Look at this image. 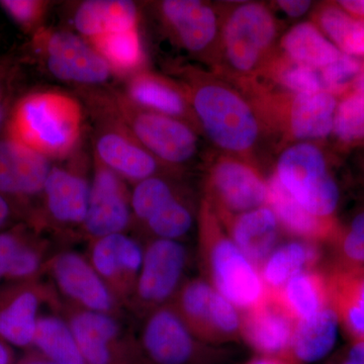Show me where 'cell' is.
<instances>
[{"label": "cell", "instance_id": "cell-1", "mask_svg": "<svg viewBox=\"0 0 364 364\" xmlns=\"http://www.w3.org/2000/svg\"><path fill=\"white\" fill-rule=\"evenodd\" d=\"M85 93L95 117L123 128L166 166H181L198 153V136L188 124L144 109L119 91L87 88Z\"/></svg>", "mask_w": 364, "mask_h": 364}, {"label": "cell", "instance_id": "cell-2", "mask_svg": "<svg viewBox=\"0 0 364 364\" xmlns=\"http://www.w3.org/2000/svg\"><path fill=\"white\" fill-rule=\"evenodd\" d=\"M83 109L76 98L59 91H38L14 105L9 136L48 159H64L77 147Z\"/></svg>", "mask_w": 364, "mask_h": 364}, {"label": "cell", "instance_id": "cell-3", "mask_svg": "<svg viewBox=\"0 0 364 364\" xmlns=\"http://www.w3.org/2000/svg\"><path fill=\"white\" fill-rule=\"evenodd\" d=\"M186 80L193 116L208 140L230 154H249L259 140L261 126L247 100L203 74L189 73Z\"/></svg>", "mask_w": 364, "mask_h": 364}, {"label": "cell", "instance_id": "cell-4", "mask_svg": "<svg viewBox=\"0 0 364 364\" xmlns=\"http://www.w3.org/2000/svg\"><path fill=\"white\" fill-rule=\"evenodd\" d=\"M198 226L208 282L237 309L246 312L257 305L265 294L260 273L227 235L224 225L205 200Z\"/></svg>", "mask_w": 364, "mask_h": 364}, {"label": "cell", "instance_id": "cell-5", "mask_svg": "<svg viewBox=\"0 0 364 364\" xmlns=\"http://www.w3.org/2000/svg\"><path fill=\"white\" fill-rule=\"evenodd\" d=\"M275 176L310 214L335 219L338 186L328 169L324 153L315 144L299 142L287 148L279 158Z\"/></svg>", "mask_w": 364, "mask_h": 364}, {"label": "cell", "instance_id": "cell-6", "mask_svg": "<svg viewBox=\"0 0 364 364\" xmlns=\"http://www.w3.org/2000/svg\"><path fill=\"white\" fill-rule=\"evenodd\" d=\"M35 52L53 77L74 85L107 82L112 69L85 39L66 30L42 28L33 35Z\"/></svg>", "mask_w": 364, "mask_h": 364}, {"label": "cell", "instance_id": "cell-7", "mask_svg": "<svg viewBox=\"0 0 364 364\" xmlns=\"http://www.w3.org/2000/svg\"><path fill=\"white\" fill-rule=\"evenodd\" d=\"M172 306L198 340L218 343L241 335L242 318L236 306L207 280L195 279L182 284Z\"/></svg>", "mask_w": 364, "mask_h": 364}, {"label": "cell", "instance_id": "cell-8", "mask_svg": "<svg viewBox=\"0 0 364 364\" xmlns=\"http://www.w3.org/2000/svg\"><path fill=\"white\" fill-rule=\"evenodd\" d=\"M277 35V23L267 6L247 2L235 7L222 28L228 64L238 73H251L259 66Z\"/></svg>", "mask_w": 364, "mask_h": 364}, {"label": "cell", "instance_id": "cell-9", "mask_svg": "<svg viewBox=\"0 0 364 364\" xmlns=\"http://www.w3.org/2000/svg\"><path fill=\"white\" fill-rule=\"evenodd\" d=\"M205 202L220 221L267 205V181L248 163L219 158L210 166Z\"/></svg>", "mask_w": 364, "mask_h": 364}, {"label": "cell", "instance_id": "cell-10", "mask_svg": "<svg viewBox=\"0 0 364 364\" xmlns=\"http://www.w3.org/2000/svg\"><path fill=\"white\" fill-rule=\"evenodd\" d=\"M188 260V249L181 241H151L144 249L142 267L133 296L152 310L163 306L181 289Z\"/></svg>", "mask_w": 364, "mask_h": 364}, {"label": "cell", "instance_id": "cell-11", "mask_svg": "<svg viewBox=\"0 0 364 364\" xmlns=\"http://www.w3.org/2000/svg\"><path fill=\"white\" fill-rule=\"evenodd\" d=\"M132 217L131 193L124 179L95 160L87 213L82 225L86 234L95 240L124 233L130 226Z\"/></svg>", "mask_w": 364, "mask_h": 364}, {"label": "cell", "instance_id": "cell-12", "mask_svg": "<svg viewBox=\"0 0 364 364\" xmlns=\"http://www.w3.org/2000/svg\"><path fill=\"white\" fill-rule=\"evenodd\" d=\"M141 343L154 364H191L200 353L198 340L172 305L152 311L144 324Z\"/></svg>", "mask_w": 364, "mask_h": 364}, {"label": "cell", "instance_id": "cell-13", "mask_svg": "<svg viewBox=\"0 0 364 364\" xmlns=\"http://www.w3.org/2000/svg\"><path fill=\"white\" fill-rule=\"evenodd\" d=\"M296 324L274 291L265 289L259 303L242 317L241 335L263 356L291 359Z\"/></svg>", "mask_w": 364, "mask_h": 364}, {"label": "cell", "instance_id": "cell-14", "mask_svg": "<svg viewBox=\"0 0 364 364\" xmlns=\"http://www.w3.org/2000/svg\"><path fill=\"white\" fill-rule=\"evenodd\" d=\"M50 272L60 291L80 309L112 315L117 299L90 260L80 254L73 251L57 254L50 261Z\"/></svg>", "mask_w": 364, "mask_h": 364}, {"label": "cell", "instance_id": "cell-15", "mask_svg": "<svg viewBox=\"0 0 364 364\" xmlns=\"http://www.w3.org/2000/svg\"><path fill=\"white\" fill-rule=\"evenodd\" d=\"M143 257L140 244L119 233L95 239L88 260L117 301L134 296Z\"/></svg>", "mask_w": 364, "mask_h": 364}, {"label": "cell", "instance_id": "cell-16", "mask_svg": "<svg viewBox=\"0 0 364 364\" xmlns=\"http://www.w3.org/2000/svg\"><path fill=\"white\" fill-rule=\"evenodd\" d=\"M95 135L97 160L123 179L142 181L157 176L163 163L136 142L126 130L105 119Z\"/></svg>", "mask_w": 364, "mask_h": 364}, {"label": "cell", "instance_id": "cell-17", "mask_svg": "<svg viewBox=\"0 0 364 364\" xmlns=\"http://www.w3.org/2000/svg\"><path fill=\"white\" fill-rule=\"evenodd\" d=\"M158 13L186 51L200 54L217 39L219 16L210 4L198 0H164L158 4Z\"/></svg>", "mask_w": 364, "mask_h": 364}, {"label": "cell", "instance_id": "cell-18", "mask_svg": "<svg viewBox=\"0 0 364 364\" xmlns=\"http://www.w3.org/2000/svg\"><path fill=\"white\" fill-rule=\"evenodd\" d=\"M51 160L18 141L0 139V195L28 198L43 193Z\"/></svg>", "mask_w": 364, "mask_h": 364}, {"label": "cell", "instance_id": "cell-19", "mask_svg": "<svg viewBox=\"0 0 364 364\" xmlns=\"http://www.w3.org/2000/svg\"><path fill=\"white\" fill-rule=\"evenodd\" d=\"M67 322L86 364H130L121 348V327L111 314L80 309Z\"/></svg>", "mask_w": 364, "mask_h": 364}, {"label": "cell", "instance_id": "cell-20", "mask_svg": "<svg viewBox=\"0 0 364 364\" xmlns=\"http://www.w3.org/2000/svg\"><path fill=\"white\" fill-rule=\"evenodd\" d=\"M123 93L133 104L147 111L188 124L196 121L186 88L153 72L140 70L132 74Z\"/></svg>", "mask_w": 364, "mask_h": 364}, {"label": "cell", "instance_id": "cell-21", "mask_svg": "<svg viewBox=\"0 0 364 364\" xmlns=\"http://www.w3.org/2000/svg\"><path fill=\"white\" fill-rule=\"evenodd\" d=\"M90 183L82 174L52 166L43 196L46 210L57 224L82 226L87 213Z\"/></svg>", "mask_w": 364, "mask_h": 364}, {"label": "cell", "instance_id": "cell-22", "mask_svg": "<svg viewBox=\"0 0 364 364\" xmlns=\"http://www.w3.org/2000/svg\"><path fill=\"white\" fill-rule=\"evenodd\" d=\"M221 222L234 243L259 272L274 250L279 236V220L272 208L264 205Z\"/></svg>", "mask_w": 364, "mask_h": 364}, {"label": "cell", "instance_id": "cell-23", "mask_svg": "<svg viewBox=\"0 0 364 364\" xmlns=\"http://www.w3.org/2000/svg\"><path fill=\"white\" fill-rule=\"evenodd\" d=\"M42 298L39 289L25 284L0 294V338L21 348L33 346Z\"/></svg>", "mask_w": 364, "mask_h": 364}, {"label": "cell", "instance_id": "cell-24", "mask_svg": "<svg viewBox=\"0 0 364 364\" xmlns=\"http://www.w3.org/2000/svg\"><path fill=\"white\" fill-rule=\"evenodd\" d=\"M337 105L336 95L326 90L294 95L287 107V130L299 141L326 138L332 133Z\"/></svg>", "mask_w": 364, "mask_h": 364}, {"label": "cell", "instance_id": "cell-25", "mask_svg": "<svg viewBox=\"0 0 364 364\" xmlns=\"http://www.w3.org/2000/svg\"><path fill=\"white\" fill-rule=\"evenodd\" d=\"M267 186V205L284 229L306 240H334L339 231L336 220L310 214L287 193L275 174L268 179Z\"/></svg>", "mask_w": 364, "mask_h": 364}, {"label": "cell", "instance_id": "cell-26", "mask_svg": "<svg viewBox=\"0 0 364 364\" xmlns=\"http://www.w3.org/2000/svg\"><path fill=\"white\" fill-rule=\"evenodd\" d=\"M140 11L128 0H87L79 4L73 16L76 31L86 41L109 33L139 28Z\"/></svg>", "mask_w": 364, "mask_h": 364}, {"label": "cell", "instance_id": "cell-27", "mask_svg": "<svg viewBox=\"0 0 364 364\" xmlns=\"http://www.w3.org/2000/svg\"><path fill=\"white\" fill-rule=\"evenodd\" d=\"M327 279L340 322L355 341H364V270L337 265Z\"/></svg>", "mask_w": 364, "mask_h": 364}, {"label": "cell", "instance_id": "cell-28", "mask_svg": "<svg viewBox=\"0 0 364 364\" xmlns=\"http://www.w3.org/2000/svg\"><path fill=\"white\" fill-rule=\"evenodd\" d=\"M272 291L298 323L331 306L327 277L313 269L294 275L284 287Z\"/></svg>", "mask_w": 364, "mask_h": 364}, {"label": "cell", "instance_id": "cell-29", "mask_svg": "<svg viewBox=\"0 0 364 364\" xmlns=\"http://www.w3.org/2000/svg\"><path fill=\"white\" fill-rule=\"evenodd\" d=\"M339 323L331 306L315 317L299 322L291 342V358L306 363L325 358L336 343Z\"/></svg>", "mask_w": 364, "mask_h": 364}, {"label": "cell", "instance_id": "cell-30", "mask_svg": "<svg viewBox=\"0 0 364 364\" xmlns=\"http://www.w3.org/2000/svg\"><path fill=\"white\" fill-rule=\"evenodd\" d=\"M282 47L287 59L320 71L339 59L341 52L310 21L294 26L284 35Z\"/></svg>", "mask_w": 364, "mask_h": 364}, {"label": "cell", "instance_id": "cell-31", "mask_svg": "<svg viewBox=\"0 0 364 364\" xmlns=\"http://www.w3.org/2000/svg\"><path fill=\"white\" fill-rule=\"evenodd\" d=\"M320 253L312 243L294 241L274 249L260 267V277L267 291H277L299 273L312 270Z\"/></svg>", "mask_w": 364, "mask_h": 364}, {"label": "cell", "instance_id": "cell-32", "mask_svg": "<svg viewBox=\"0 0 364 364\" xmlns=\"http://www.w3.org/2000/svg\"><path fill=\"white\" fill-rule=\"evenodd\" d=\"M33 346L56 364H86L70 326L58 316H40Z\"/></svg>", "mask_w": 364, "mask_h": 364}, {"label": "cell", "instance_id": "cell-33", "mask_svg": "<svg viewBox=\"0 0 364 364\" xmlns=\"http://www.w3.org/2000/svg\"><path fill=\"white\" fill-rule=\"evenodd\" d=\"M318 28L333 45L349 56H364V20L345 11L338 4H325L318 9Z\"/></svg>", "mask_w": 364, "mask_h": 364}, {"label": "cell", "instance_id": "cell-34", "mask_svg": "<svg viewBox=\"0 0 364 364\" xmlns=\"http://www.w3.org/2000/svg\"><path fill=\"white\" fill-rule=\"evenodd\" d=\"M87 42L112 72L130 76L142 70L145 55L138 28L100 36Z\"/></svg>", "mask_w": 364, "mask_h": 364}, {"label": "cell", "instance_id": "cell-35", "mask_svg": "<svg viewBox=\"0 0 364 364\" xmlns=\"http://www.w3.org/2000/svg\"><path fill=\"white\" fill-rule=\"evenodd\" d=\"M195 217L193 210L177 195L156 214L144 223L155 239L181 241L193 229Z\"/></svg>", "mask_w": 364, "mask_h": 364}, {"label": "cell", "instance_id": "cell-36", "mask_svg": "<svg viewBox=\"0 0 364 364\" xmlns=\"http://www.w3.org/2000/svg\"><path fill=\"white\" fill-rule=\"evenodd\" d=\"M332 133L343 145L364 143V92L352 90L341 97L335 112Z\"/></svg>", "mask_w": 364, "mask_h": 364}, {"label": "cell", "instance_id": "cell-37", "mask_svg": "<svg viewBox=\"0 0 364 364\" xmlns=\"http://www.w3.org/2000/svg\"><path fill=\"white\" fill-rule=\"evenodd\" d=\"M177 196L176 189L160 176L136 182L131 193V208L139 222L146 223Z\"/></svg>", "mask_w": 364, "mask_h": 364}, {"label": "cell", "instance_id": "cell-38", "mask_svg": "<svg viewBox=\"0 0 364 364\" xmlns=\"http://www.w3.org/2000/svg\"><path fill=\"white\" fill-rule=\"evenodd\" d=\"M334 241L340 267L364 270V213L339 229Z\"/></svg>", "mask_w": 364, "mask_h": 364}, {"label": "cell", "instance_id": "cell-39", "mask_svg": "<svg viewBox=\"0 0 364 364\" xmlns=\"http://www.w3.org/2000/svg\"><path fill=\"white\" fill-rule=\"evenodd\" d=\"M364 71L363 64L356 57L341 53L339 59L321 69L323 90L334 95L343 97L352 90L354 81Z\"/></svg>", "mask_w": 364, "mask_h": 364}, {"label": "cell", "instance_id": "cell-40", "mask_svg": "<svg viewBox=\"0 0 364 364\" xmlns=\"http://www.w3.org/2000/svg\"><path fill=\"white\" fill-rule=\"evenodd\" d=\"M275 76L279 85L294 95L324 90L318 70L294 63L291 60L279 64Z\"/></svg>", "mask_w": 364, "mask_h": 364}, {"label": "cell", "instance_id": "cell-41", "mask_svg": "<svg viewBox=\"0 0 364 364\" xmlns=\"http://www.w3.org/2000/svg\"><path fill=\"white\" fill-rule=\"evenodd\" d=\"M0 6L26 33L35 35L48 13L49 2L39 0H1Z\"/></svg>", "mask_w": 364, "mask_h": 364}, {"label": "cell", "instance_id": "cell-42", "mask_svg": "<svg viewBox=\"0 0 364 364\" xmlns=\"http://www.w3.org/2000/svg\"><path fill=\"white\" fill-rule=\"evenodd\" d=\"M42 264L43 254L40 248L26 239L14 258L6 279L18 282L31 280L40 272Z\"/></svg>", "mask_w": 364, "mask_h": 364}, {"label": "cell", "instance_id": "cell-43", "mask_svg": "<svg viewBox=\"0 0 364 364\" xmlns=\"http://www.w3.org/2000/svg\"><path fill=\"white\" fill-rule=\"evenodd\" d=\"M26 239L21 232H0V280L7 279L14 258Z\"/></svg>", "mask_w": 364, "mask_h": 364}, {"label": "cell", "instance_id": "cell-44", "mask_svg": "<svg viewBox=\"0 0 364 364\" xmlns=\"http://www.w3.org/2000/svg\"><path fill=\"white\" fill-rule=\"evenodd\" d=\"M284 14L291 18H299L310 9L312 2L306 0H280L277 2Z\"/></svg>", "mask_w": 364, "mask_h": 364}, {"label": "cell", "instance_id": "cell-45", "mask_svg": "<svg viewBox=\"0 0 364 364\" xmlns=\"http://www.w3.org/2000/svg\"><path fill=\"white\" fill-rule=\"evenodd\" d=\"M14 63L9 60H0V100L9 97V86L14 77Z\"/></svg>", "mask_w": 364, "mask_h": 364}, {"label": "cell", "instance_id": "cell-46", "mask_svg": "<svg viewBox=\"0 0 364 364\" xmlns=\"http://www.w3.org/2000/svg\"><path fill=\"white\" fill-rule=\"evenodd\" d=\"M338 6L351 16L364 20V0H342Z\"/></svg>", "mask_w": 364, "mask_h": 364}, {"label": "cell", "instance_id": "cell-47", "mask_svg": "<svg viewBox=\"0 0 364 364\" xmlns=\"http://www.w3.org/2000/svg\"><path fill=\"white\" fill-rule=\"evenodd\" d=\"M11 215V205L6 196L0 195V229L6 224Z\"/></svg>", "mask_w": 364, "mask_h": 364}, {"label": "cell", "instance_id": "cell-48", "mask_svg": "<svg viewBox=\"0 0 364 364\" xmlns=\"http://www.w3.org/2000/svg\"><path fill=\"white\" fill-rule=\"evenodd\" d=\"M247 364H294L291 359L274 358V356H260L254 358Z\"/></svg>", "mask_w": 364, "mask_h": 364}, {"label": "cell", "instance_id": "cell-49", "mask_svg": "<svg viewBox=\"0 0 364 364\" xmlns=\"http://www.w3.org/2000/svg\"><path fill=\"white\" fill-rule=\"evenodd\" d=\"M13 352L9 345L0 338V364H13Z\"/></svg>", "mask_w": 364, "mask_h": 364}, {"label": "cell", "instance_id": "cell-50", "mask_svg": "<svg viewBox=\"0 0 364 364\" xmlns=\"http://www.w3.org/2000/svg\"><path fill=\"white\" fill-rule=\"evenodd\" d=\"M18 364H56L49 359L46 358L45 356L41 355L40 353L30 354L21 359Z\"/></svg>", "mask_w": 364, "mask_h": 364}, {"label": "cell", "instance_id": "cell-51", "mask_svg": "<svg viewBox=\"0 0 364 364\" xmlns=\"http://www.w3.org/2000/svg\"><path fill=\"white\" fill-rule=\"evenodd\" d=\"M9 104H11V97L0 100V130H1L4 123H6L9 111Z\"/></svg>", "mask_w": 364, "mask_h": 364}, {"label": "cell", "instance_id": "cell-52", "mask_svg": "<svg viewBox=\"0 0 364 364\" xmlns=\"http://www.w3.org/2000/svg\"><path fill=\"white\" fill-rule=\"evenodd\" d=\"M352 90L364 92V71L358 76V78L354 81Z\"/></svg>", "mask_w": 364, "mask_h": 364}, {"label": "cell", "instance_id": "cell-53", "mask_svg": "<svg viewBox=\"0 0 364 364\" xmlns=\"http://www.w3.org/2000/svg\"><path fill=\"white\" fill-rule=\"evenodd\" d=\"M344 364H356V363H354L353 361H351V360H349V359H347L346 363H345Z\"/></svg>", "mask_w": 364, "mask_h": 364}]
</instances>
